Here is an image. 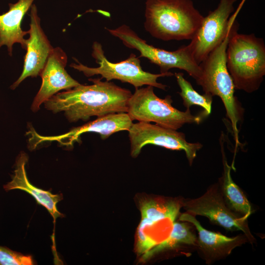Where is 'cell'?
I'll use <instances>...</instances> for the list:
<instances>
[{"mask_svg":"<svg viewBox=\"0 0 265 265\" xmlns=\"http://www.w3.org/2000/svg\"><path fill=\"white\" fill-rule=\"evenodd\" d=\"M237 0H220L217 8L204 17L202 23L191 40L193 55L200 64L208 54L223 40L246 0H242L236 11L234 4Z\"/></svg>","mask_w":265,"mask_h":265,"instance_id":"obj_8","label":"cell"},{"mask_svg":"<svg viewBox=\"0 0 265 265\" xmlns=\"http://www.w3.org/2000/svg\"><path fill=\"white\" fill-rule=\"evenodd\" d=\"M223 175L221 191L224 199L233 211L247 218L251 215V205L239 187L232 178L231 166L228 165L223 156Z\"/></svg>","mask_w":265,"mask_h":265,"instance_id":"obj_17","label":"cell"},{"mask_svg":"<svg viewBox=\"0 0 265 265\" xmlns=\"http://www.w3.org/2000/svg\"><path fill=\"white\" fill-rule=\"evenodd\" d=\"M197 238L187 222H174L169 236L146 253L140 257L146 262L161 252L176 248L182 245H196Z\"/></svg>","mask_w":265,"mask_h":265,"instance_id":"obj_18","label":"cell"},{"mask_svg":"<svg viewBox=\"0 0 265 265\" xmlns=\"http://www.w3.org/2000/svg\"><path fill=\"white\" fill-rule=\"evenodd\" d=\"M238 25L236 20L230 26L222 42L200 63L202 76L197 84L205 93L221 99L230 120L237 145L238 141V123L241 120L243 109L234 95L235 87L226 65V49L229 40Z\"/></svg>","mask_w":265,"mask_h":265,"instance_id":"obj_4","label":"cell"},{"mask_svg":"<svg viewBox=\"0 0 265 265\" xmlns=\"http://www.w3.org/2000/svg\"><path fill=\"white\" fill-rule=\"evenodd\" d=\"M28 159V156L24 152L18 155L12 179L3 186V188L7 191L14 189L26 191L32 196L38 204L47 210L55 221L58 217L63 216L57 208V203L63 198L62 195L61 194H54L50 191L44 190L34 186L30 183L25 168Z\"/></svg>","mask_w":265,"mask_h":265,"instance_id":"obj_15","label":"cell"},{"mask_svg":"<svg viewBox=\"0 0 265 265\" xmlns=\"http://www.w3.org/2000/svg\"><path fill=\"white\" fill-rule=\"evenodd\" d=\"M34 0H18L15 3H9L7 12L0 15V48L6 46L10 56L15 43L20 44L23 49H26L24 36L28 34V31L22 30L21 24Z\"/></svg>","mask_w":265,"mask_h":265,"instance_id":"obj_16","label":"cell"},{"mask_svg":"<svg viewBox=\"0 0 265 265\" xmlns=\"http://www.w3.org/2000/svg\"><path fill=\"white\" fill-rule=\"evenodd\" d=\"M175 77L181 91L178 92L182 97L184 106L189 109L192 106H198L204 109L203 116H208L212 111V96L209 94L201 95L192 87L188 80L184 77L182 73H176Z\"/></svg>","mask_w":265,"mask_h":265,"instance_id":"obj_19","label":"cell"},{"mask_svg":"<svg viewBox=\"0 0 265 265\" xmlns=\"http://www.w3.org/2000/svg\"><path fill=\"white\" fill-rule=\"evenodd\" d=\"M132 124V120L128 114L120 112L97 117L93 121L73 128L67 133L57 136H43L37 133L33 128H30L27 133L30 136L29 142L32 149H35L41 144L53 141H56L62 146L70 147L75 142L80 141V136L84 133H98L104 140L118 132L128 131Z\"/></svg>","mask_w":265,"mask_h":265,"instance_id":"obj_11","label":"cell"},{"mask_svg":"<svg viewBox=\"0 0 265 265\" xmlns=\"http://www.w3.org/2000/svg\"><path fill=\"white\" fill-rule=\"evenodd\" d=\"M34 262L30 255L19 252L0 245V265H32Z\"/></svg>","mask_w":265,"mask_h":265,"instance_id":"obj_20","label":"cell"},{"mask_svg":"<svg viewBox=\"0 0 265 265\" xmlns=\"http://www.w3.org/2000/svg\"><path fill=\"white\" fill-rule=\"evenodd\" d=\"M102 78L89 79L90 85H79L58 92L43 104L53 113L63 112L70 122L88 120L108 114L127 112L131 92Z\"/></svg>","mask_w":265,"mask_h":265,"instance_id":"obj_1","label":"cell"},{"mask_svg":"<svg viewBox=\"0 0 265 265\" xmlns=\"http://www.w3.org/2000/svg\"><path fill=\"white\" fill-rule=\"evenodd\" d=\"M144 27L153 37L168 41L191 40L204 17L191 0H147Z\"/></svg>","mask_w":265,"mask_h":265,"instance_id":"obj_2","label":"cell"},{"mask_svg":"<svg viewBox=\"0 0 265 265\" xmlns=\"http://www.w3.org/2000/svg\"><path fill=\"white\" fill-rule=\"evenodd\" d=\"M183 207L189 214L206 217L212 223L227 231H241L251 242L254 240L248 226V218L229 208L217 185L208 189L199 197L183 201Z\"/></svg>","mask_w":265,"mask_h":265,"instance_id":"obj_9","label":"cell"},{"mask_svg":"<svg viewBox=\"0 0 265 265\" xmlns=\"http://www.w3.org/2000/svg\"><path fill=\"white\" fill-rule=\"evenodd\" d=\"M128 132L132 157H137L144 146L152 144L172 150H184L191 165L197 152L202 147L199 142H188L183 132L148 122L132 123Z\"/></svg>","mask_w":265,"mask_h":265,"instance_id":"obj_10","label":"cell"},{"mask_svg":"<svg viewBox=\"0 0 265 265\" xmlns=\"http://www.w3.org/2000/svg\"><path fill=\"white\" fill-rule=\"evenodd\" d=\"M106 29L112 35L120 39L124 45L138 51V57H145L159 66L160 73L168 72L172 68L186 71L197 83L202 76L201 67L195 60L190 43L174 51H168L148 44L129 26L124 25L115 29Z\"/></svg>","mask_w":265,"mask_h":265,"instance_id":"obj_7","label":"cell"},{"mask_svg":"<svg viewBox=\"0 0 265 265\" xmlns=\"http://www.w3.org/2000/svg\"><path fill=\"white\" fill-rule=\"evenodd\" d=\"M180 220L194 226L198 234L196 245L208 263L228 256L234 248L248 240L245 235L229 237L218 232L208 230L194 216L187 212L182 214Z\"/></svg>","mask_w":265,"mask_h":265,"instance_id":"obj_14","label":"cell"},{"mask_svg":"<svg viewBox=\"0 0 265 265\" xmlns=\"http://www.w3.org/2000/svg\"><path fill=\"white\" fill-rule=\"evenodd\" d=\"M67 56L59 47L53 49L40 76L42 79L40 88L31 106L37 112L45 101L61 90H68L80 83L73 79L65 70Z\"/></svg>","mask_w":265,"mask_h":265,"instance_id":"obj_13","label":"cell"},{"mask_svg":"<svg viewBox=\"0 0 265 265\" xmlns=\"http://www.w3.org/2000/svg\"><path fill=\"white\" fill-rule=\"evenodd\" d=\"M234 28L226 49V65L235 89L252 93L265 75V45L254 34L238 33Z\"/></svg>","mask_w":265,"mask_h":265,"instance_id":"obj_3","label":"cell"},{"mask_svg":"<svg viewBox=\"0 0 265 265\" xmlns=\"http://www.w3.org/2000/svg\"><path fill=\"white\" fill-rule=\"evenodd\" d=\"M92 56L99 64V67H87L75 58L73 59L77 63H71L70 66L82 72L87 77L100 75L101 78L105 79L106 81L118 80L123 82L130 83L135 89L147 85L165 90L167 85L158 82V79L173 75L170 72L156 74L144 71L141 66L139 57L133 53H131L125 60L111 62L106 57L101 44L97 42H94L92 45Z\"/></svg>","mask_w":265,"mask_h":265,"instance_id":"obj_6","label":"cell"},{"mask_svg":"<svg viewBox=\"0 0 265 265\" xmlns=\"http://www.w3.org/2000/svg\"><path fill=\"white\" fill-rule=\"evenodd\" d=\"M29 16V36L26 39V52L24 57L23 70L18 80L10 86L13 90L27 77L40 76L53 49L40 26V19L34 4L30 7Z\"/></svg>","mask_w":265,"mask_h":265,"instance_id":"obj_12","label":"cell"},{"mask_svg":"<svg viewBox=\"0 0 265 265\" xmlns=\"http://www.w3.org/2000/svg\"><path fill=\"white\" fill-rule=\"evenodd\" d=\"M171 97H158L153 86L136 88L128 100L127 112L131 119L139 122H155L161 127L177 130L185 124H199L202 116L191 113L189 109L182 111L172 105Z\"/></svg>","mask_w":265,"mask_h":265,"instance_id":"obj_5","label":"cell"}]
</instances>
